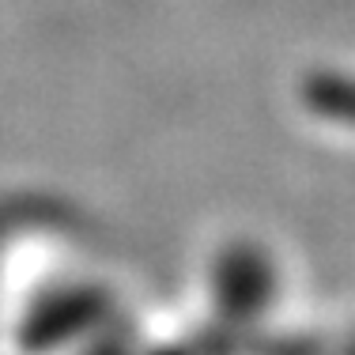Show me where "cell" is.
Returning a JSON list of instances; mask_svg holds the SVG:
<instances>
[]
</instances>
